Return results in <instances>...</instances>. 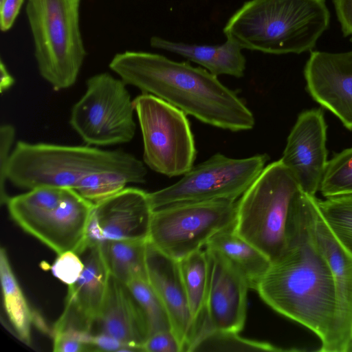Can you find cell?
Returning <instances> with one entry per match:
<instances>
[{"mask_svg": "<svg viewBox=\"0 0 352 352\" xmlns=\"http://www.w3.org/2000/svg\"><path fill=\"white\" fill-rule=\"evenodd\" d=\"M83 269V262L74 251H67L58 254L51 267L53 275L67 285L78 280Z\"/></svg>", "mask_w": 352, "mask_h": 352, "instance_id": "obj_32", "label": "cell"}, {"mask_svg": "<svg viewBox=\"0 0 352 352\" xmlns=\"http://www.w3.org/2000/svg\"><path fill=\"white\" fill-rule=\"evenodd\" d=\"M319 190L325 198L352 195V147L328 161Z\"/></svg>", "mask_w": 352, "mask_h": 352, "instance_id": "obj_29", "label": "cell"}, {"mask_svg": "<svg viewBox=\"0 0 352 352\" xmlns=\"http://www.w3.org/2000/svg\"><path fill=\"white\" fill-rule=\"evenodd\" d=\"M315 197L301 189L296 193L286 250L271 263L256 290L272 309L314 332L321 342L319 351L336 352V290L314 235Z\"/></svg>", "mask_w": 352, "mask_h": 352, "instance_id": "obj_1", "label": "cell"}, {"mask_svg": "<svg viewBox=\"0 0 352 352\" xmlns=\"http://www.w3.org/2000/svg\"><path fill=\"white\" fill-rule=\"evenodd\" d=\"M311 224L315 239L329 263L336 286V352H348L352 341V254L327 226L316 197L311 209Z\"/></svg>", "mask_w": 352, "mask_h": 352, "instance_id": "obj_16", "label": "cell"}, {"mask_svg": "<svg viewBox=\"0 0 352 352\" xmlns=\"http://www.w3.org/2000/svg\"><path fill=\"white\" fill-rule=\"evenodd\" d=\"M102 171L122 174L135 184L144 183L147 175L144 163L123 151L19 141L8 163L7 179L28 190L74 189L85 177Z\"/></svg>", "mask_w": 352, "mask_h": 352, "instance_id": "obj_4", "label": "cell"}, {"mask_svg": "<svg viewBox=\"0 0 352 352\" xmlns=\"http://www.w3.org/2000/svg\"><path fill=\"white\" fill-rule=\"evenodd\" d=\"M239 333L208 330L200 333L190 346L188 351H284L266 342L249 340Z\"/></svg>", "mask_w": 352, "mask_h": 352, "instance_id": "obj_26", "label": "cell"}, {"mask_svg": "<svg viewBox=\"0 0 352 352\" xmlns=\"http://www.w3.org/2000/svg\"><path fill=\"white\" fill-rule=\"evenodd\" d=\"M304 76L311 98L352 131V50L311 52Z\"/></svg>", "mask_w": 352, "mask_h": 352, "instance_id": "obj_15", "label": "cell"}, {"mask_svg": "<svg viewBox=\"0 0 352 352\" xmlns=\"http://www.w3.org/2000/svg\"><path fill=\"white\" fill-rule=\"evenodd\" d=\"M349 351H352V341L351 342V344H350L349 350H348V352H349Z\"/></svg>", "mask_w": 352, "mask_h": 352, "instance_id": "obj_39", "label": "cell"}, {"mask_svg": "<svg viewBox=\"0 0 352 352\" xmlns=\"http://www.w3.org/2000/svg\"><path fill=\"white\" fill-rule=\"evenodd\" d=\"M0 278L3 304L9 321L20 340L29 345L34 318L12 271L6 250L0 251Z\"/></svg>", "mask_w": 352, "mask_h": 352, "instance_id": "obj_25", "label": "cell"}, {"mask_svg": "<svg viewBox=\"0 0 352 352\" xmlns=\"http://www.w3.org/2000/svg\"><path fill=\"white\" fill-rule=\"evenodd\" d=\"M144 144V163L169 177L184 175L192 166L197 150L186 114L147 93L133 100Z\"/></svg>", "mask_w": 352, "mask_h": 352, "instance_id": "obj_7", "label": "cell"}, {"mask_svg": "<svg viewBox=\"0 0 352 352\" xmlns=\"http://www.w3.org/2000/svg\"><path fill=\"white\" fill-rule=\"evenodd\" d=\"M300 189L279 160L266 166L237 201L234 230L272 263L286 250L293 202Z\"/></svg>", "mask_w": 352, "mask_h": 352, "instance_id": "obj_6", "label": "cell"}, {"mask_svg": "<svg viewBox=\"0 0 352 352\" xmlns=\"http://www.w3.org/2000/svg\"><path fill=\"white\" fill-rule=\"evenodd\" d=\"M148 280L168 313L172 331L188 351L194 338V324L179 261L160 251L149 241L146 246Z\"/></svg>", "mask_w": 352, "mask_h": 352, "instance_id": "obj_17", "label": "cell"}, {"mask_svg": "<svg viewBox=\"0 0 352 352\" xmlns=\"http://www.w3.org/2000/svg\"><path fill=\"white\" fill-rule=\"evenodd\" d=\"M237 201L185 202L153 210L148 241L179 261L205 247L218 232L235 225Z\"/></svg>", "mask_w": 352, "mask_h": 352, "instance_id": "obj_10", "label": "cell"}, {"mask_svg": "<svg viewBox=\"0 0 352 352\" xmlns=\"http://www.w3.org/2000/svg\"><path fill=\"white\" fill-rule=\"evenodd\" d=\"M150 45L153 48L179 55L217 76L229 75L241 78L244 76L246 59L242 53L243 49L229 39L219 45H197L175 42L155 36L151 38Z\"/></svg>", "mask_w": 352, "mask_h": 352, "instance_id": "obj_20", "label": "cell"}, {"mask_svg": "<svg viewBox=\"0 0 352 352\" xmlns=\"http://www.w3.org/2000/svg\"><path fill=\"white\" fill-rule=\"evenodd\" d=\"M131 183L125 175L111 171L91 173L82 179L74 188L82 197L94 203L105 199Z\"/></svg>", "mask_w": 352, "mask_h": 352, "instance_id": "obj_30", "label": "cell"}, {"mask_svg": "<svg viewBox=\"0 0 352 352\" xmlns=\"http://www.w3.org/2000/svg\"><path fill=\"white\" fill-rule=\"evenodd\" d=\"M76 252L84 269L78 280L68 285L64 309L53 333L66 330L92 333L104 300L110 274L99 244L84 241Z\"/></svg>", "mask_w": 352, "mask_h": 352, "instance_id": "obj_12", "label": "cell"}, {"mask_svg": "<svg viewBox=\"0 0 352 352\" xmlns=\"http://www.w3.org/2000/svg\"><path fill=\"white\" fill-rule=\"evenodd\" d=\"M210 263L206 319L202 331L239 333L246 318L249 285L241 274L219 252L207 249Z\"/></svg>", "mask_w": 352, "mask_h": 352, "instance_id": "obj_14", "label": "cell"}, {"mask_svg": "<svg viewBox=\"0 0 352 352\" xmlns=\"http://www.w3.org/2000/svg\"><path fill=\"white\" fill-rule=\"evenodd\" d=\"M317 204L332 234L352 254V195L317 199Z\"/></svg>", "mask_w": 352, "mask_h": 352, "instance_id": "obj_27", "label": "cell"}, {"mask_svg": "<svg viewBox=\"0 0 352 352\" xmlns=\"http://www.w3.org/2000/svg\"><path fill=\"white\" fill-rule=\"evenodd\" d=\"M268 160L267 154L236 159L216 153L193 166L175 184L149 192L152 208L185 202L236 201L256 179Z\"/></svg>", "mask_w": 352, "mask_h": 352, "instance_id": "obj_9", "label": "cell"}, {"mask_svg": "<svg viewBox=\"0 0 352 352\" xmlns=\"http://www.w3.org/2000/svg\"><path fill=\"white\" fill-rule=\"evenodd\" d=\"M143 351L183 352L182 344L172 330L151 334L142 346Z\"/></svg>", "mask_w": 352, "mask_h": 352, "instance_id": "obj_34", "label": "cell"}, {"mask_svg": "<svg viewBox=\"0 0 352 352\" xmlns=\"http://www.w3.org/2000/svg\"><path fill=\"white\" fill-rule=\"evenodd\" d=\"M333 3L344 36L352 41V0H333Z\"/></svg>", "mask_w": 352, "mask_h": 352, "instance_id": "obj_37", "label": "cell"}, {"mask_svg": "<svg viewBox=\"0 0 352 352\" xmlns=\"http://www.w3.org/2000/svg\"><path fill=\"white\" fill-rule=\"evenodd\" d=\"M327 126L322 109L301 112L287 139L280 160L290 170L300 189L315 195L328 163Z\"/></svg>", "mask_w": 352, "mask_h": 352, "instance_id": "obj_13", "label": "cell"}, {"mask_svg": "<svg viewBox=\"0 0 352 352\" xmlns=\"http://www.w3.org/2000/svg\"><path fill=\"white\" fill-rule=\"evenodd\" d=\"M55 352L93 351L92 333L66 330L53 333Z\"/></svg>", "mask_w": 352, "mask_h": 352, "instance_id": "obj_31", "label": "cell"}, {"mask_svg": "<svg viewBox=\"0 0 352 352\" xmlns=\"http://www.w3.org/2000/svg\"><path fill=\"white\" fill-rule=\"evenodd\" d=\"M15 129L10 124H1L0 128V197L1 202L6 203L8 196L6 190L7 169L11 157V148L14 140Z\"/></svg>", "mask_w": 352, "mask_h": 352, "instance_id": "obj_33", "label": "cell"}, {"mask_svg": "<svg viewBox=\"0 0 352 352\" xmlns=\"http://www.w3.org/2000/svg\"><path fill=\"white\" fill-rule=\"evenodd\" d=\"M93 351H135L117 338L104 333H92Z\"/></svg>", "mask_w": 352, "mask_h": 352, "instance_id": "obj_35", "label": "cell"}, {"mask_svg": "<svg viewBox=\"0 0 352 352\" xmlns=\"http://www.w3.org/2000/svg\"><path fill=\"white\" fill-rule=\"evenodd\" d=\"M329 22L325 0H249L230 17L223 32L242 49L300 54L315 47Z\"/></svg>", "mask_w": 352, "mask_h": 352, "instance_id": "obj_3", "label": "cell"}, {"mask_svg": "<svg viewBox=\"0 0 352 352\" xmlns=\"http://www.w3.org/2000/svg\"><path fill=\"white\" fill-rule=\"evenodd\" d=\"M0 90L2 93L11 87L14 82V78L8 72L2 60L0 63Z\"/></svg>", "mask_w": 352, "mask_h": 352, "instance_id": "obj_38", "label": "cell"}, {"mask_svg": "<svg viewBox=\"0 0 352 352\" xmlns=\"http://www.w3.org/2000/svg\"><path fill=\"white\" fill-rule=\"evenodd\" d=\"M126 285L146 318L150 336L157 331L172 330L166 307L148 280L135 278L126 283Z\"/></svg>", "mask_w": 352, "mask_h": 352, "instance_id": "obj_28", "label": "cell"}, {"mask_svg": "<svg viewBox=\"0 0 352 352\" xmlns=\"http://www.w3.org/2000/svg\"><path fill=\"white\" fill-rule=\"evenodd\" d=\"M205 248L225 257L244 277L249 287L255 290L272 263L261 251L236 232L234 226L214 235Z\"/></svg>", "mask_w": 352, "mask_h": 352, "instance_id": "obj_21", "label": "cell"}, {"mask_svg": "<svg viewBox=\"0 0 352 352\" xmlns=\"http://www.w3.org/2000/svg\"><path fill=\"white\" fill-rule=\"evenodd\" d=\"M109 68L126 85L152 94L205 124L233 132L250 130L255 125L254 114L236 92L204 68L141 51L116 54Z\"/></svg>", "mask_w": 352, "mask_h": 352, "instance_id": "obj_2", "label": "cell"}, {"mask_svg": "<svg viewBox=\"0 0 352 352\" xmlns=\"http://www.w3.org/2000/svg\"><path fill=\"white\" fill-rule=\"evenodd\" d=\"M178 261L194 324V340L206 318L210 278L208 256L206 250L201 248Z\"/></svg>", "mask_w": 352, "mask_h": 352, "instance_id": "obj_23", "label": "cell"}, {"mask_svg": "<svg viewBox=\"0 0 352 352\" xmlns=\"http://www.w3.org/2000/svg\"><path fill=\"white\" fill-rule=\"evenodd\" d=\"M153 212L148 192L125 188L94 204L85 241H148Z\"/></svg>", "mask_w": 352, "mask_h": 352, "instance_id": "obj_11", "label": "cell"}, {"mask_svg": "<svg viewBox=\"0 0 352 352\" xmlns=\"http://www.w3.org/2000/svg\"><path fill=\"white\" fill-rule=\"evenodd\" d=\"M80 0H28L25 12L40 75L56 90L76 82L87 52L80 28Z\"/></svg>", "mask_w": 352, "mask_h": 352, "instance_id": "obj_5", "label": "cell"}, {"mask_svg": "<svg viewBox=\"0 0 352 352\" xmlns=\"http://www.w3.org/2000/svg\"><path fill=\"white\" fill-rule=\"evenodd\" d=\"M135 109L122 79L107 72L86 81V91L71 111L69 124L88 145L129 142L135 135Z\"/></svg>", "mask_w": 352, "mask_h": 352, "instance_id": "obj_8", "label": "cell"}, {"mask_svg": "<svg viewBox=\"0 0 352 352\" xmlns=\"http://www.w3.org/2000/svg\"><path fill=\"white\" fill-rule=\"evenodd\" d=\"M148 241L109 240L99 244L110 275L126 284L135 278L148 280Z\"/></svg>", "mask_w": 352, "mask_h": 352, "instance_id": "obj_24", "label": "cell"}, {"mask_svg": "<svg viewBox=\"0 0 352 352\" xmlns=\"http://www.w3.org/2000/svg\"><path fill=\"white\" fill-rule=\"evenodd\" d=\"M143 351L150 336L146 318L126 284L110 275L104 300L92 329Z\"/></svg>", "mask_w": 352, "mask_h": 352, "instance_id": "obj_18", "label": "cell"}, {"mask_svg": "<svg viewBox=\"0 0 352 352\" xmlns=\"http://www.w3.org/2000/svg\"><path fill=\"white\" fill-rule=\"evenodd\" d=\"M63 190L39 187L9 197L6 204L10 217L24 231L33 236L39 226L58 205Z\"/></svg>", "mask_w": 352, "mask_h": 352, "instance_id": "obj_22", "label": "cell"}, {"mask_svg": "<svg viewBox=\"0 0 352 352\" xmlns=\"http://www.w3.org/2000/svg\"><path fill=\"white\" fill-rule=\"evenodd\" d=\"M24 0H0V28L9 30L14 23Z\"/></svg>", "mask_w": 352, "mask_h": 352, "instance_id": "obj_36", "label": "cell"}, {"mask_svg": "<svg viewBox=\"0 0 352 352\" xmlns=\"http://www.w3.org/2000/svg\"><path fill=\"white\" fill-rule=\"evenodd\" d=\"M93 206V202L75 189H64L58 205L33 236L58 255L67 251L76 252L85 240Z\"/></svg>", "mask_w": 352, "mask_h": 352, "instance_id": "obj_19", "label": "cell"}]
</instances>
